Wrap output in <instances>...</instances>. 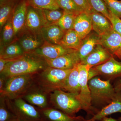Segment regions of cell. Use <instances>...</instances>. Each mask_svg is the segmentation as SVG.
Here are the masks:
<instances>
[{"mask_svg":"<svg viewBox=\"0 0 121 121\" xmlns=\"http://www.w3.org/2000/svg\"><path fill=\"white\" fill-rule=\"evenodd\" d=\"M92 29L101 36L113 29L112 24L106 17L93 9L90 13Z\"/></svg>","mask_w":121,"mask_h":121,"instance_id":"cell-18","label":"cell"},{"mask_svg":"<svg viewBox=\"0 0 121 121\" xmlns=\"http://www.w3.org/2000/svg\"><path fill=\"white\" fill-rule=\"evenodd\" d=\"M47 26L41 9L28 5L26 21V30L35 34L40 33L43 27Z\"/></svg>","mask_w":121,"mask_h":121,"instance_id":"cell-10","label":"cell"},{"mask_svg":"<svg viewBox=\"0 0 121 121\" xmlns=\"http://www.w3.org/2000/svg\"><path fill=\"white\" fill-rule=\"evenodd\" d=\"M51 107L74 117L82 109V105L77 96L72 93L59 89L50 94Z\"/></svg>","mask_w":121,"mask_h":121,"instance_id":"cell-4","label":"cell"},{"mask_svg":"<svg viewBox=\"0 0 121 121\" xmlns=\"http://www.w3.org/2000/svg\"><path fill=\"white\" fill-rule=\"evenodd\" d=\"M14 121H19V120H18V119H17H17H16V120H15Z\"/></svg>","mask_w":121,"mask_h":121,"instance_id":"cell-42","label":"cell"},{"mask_svg":"<svg viewBox=\"0 0 121 121\" xmlns=\"http://www.w3.org/2000/svg\"><path fill=\"white\" fill-rule=\"evenodd\" d=\"M41 11L47 26L56 24L64 14V11L60 9L55 10L41 9Z\"/></svg>","mask_w":121,"mask_h":121,"instance_id":"cell-29","label":"cell"},{"mask_svg":"<svg viewBox=\"0 0 121 121\" xmlns=\"http://www.w3.org/2000/svg\"><path fill=\"white\" fill-rule=\"evenodd\" d=\"M113 56L100 44L96 45L94 50L80 63L89 65L91 67L101 65Z\"/></svg>","mask_w":121,"mask_h":121,"instance_id":"cell-17","label":"cell"},{"mask_svg":"<svg viewBox=\"0 0 121 121\" xmlns=\"http://www.w3.org/2000/svg\"><path fill=\"white\" fill-rule=\"evenodd\" d=\"M17 118L9 110L5 98L0 96V121H14Z\"/></svg>","mask_w":121,"mask_h":121,"instance_id":"cell-31","label":"cell"},{"mask_svg":"<svg viewBox=\"0 0 121 121\" xmlns=\"http://www.w3.org/2000/svg\"><path fill=\"white\" fill-rule=\"evenodd\" d=\"M73 29L82 39L86 37L92 30L90 13L83 12L78 15L76 18Z\"/></svg>","mask_w":121,"mask_h":121,"instance_id":"cell-20","label":"cell"},{"mask_svg":"<svg viewBox=\"0 0 121 121\" xmlns=\"http://www.w3.org/2000/svg\"><path fill=\"white\" fill-rule=\"evenodd\" d=\"M5 98L8 107L19 121H45L39 108L22 98Z\"/></svg>","mask_w":121,"mask_h":121,"instance_id":"cell-6","label":"cell"},{"mask_svg":"<svg viewBox=\"0 0 121 121\" xmlns=\"http://www.w3.org/2000/svg\"><path fill=\"white\" fill-rule=\"evenodd\" d=\"M78 65L72 69L63 90L66 92L73 94L77 97L80 92L79 72Z\"/></svg>","mask_w":121,"mask_h":121,"instance_id":"cell-23","label":"cell"},{"mask_svg":"<svg viewBox=\"0 0 121 121\" xmlns=\"http://www.w3.org/2000/svg\"><path fill=\"white\" fill-rule=\"evenodd\" d=\"M77 50L65 47L60 44H54L45 41L40 47L33 52L45 60L54 59Z\"/></svg>","mask_w":121,"mask_h":121,"instance_id":"cell-11","label":"cell"},{"mask_svg":"<svg viewBox=\"0 0 121 121\" xmlns=\"http://www.w3.org/2000/svg\"><path fill=\"white\" fill-rule=\"evenodd\" d=\"M78 67L79 72L80 92L77 98L81 104L82 109L88 114L94 116L98 111L92 106L90 91L88 85V72L91 67L89 65H83L80 63L78 64Z\"/></svg>","mask_w":121,"mask_h":121,"instance_id":"cell-7","label":"cell"},{"mask_svg":"<svg viewBox=\"0 0 121 121\" xmlns=\"http://www.w3.org/2000/svg\"><path fill=\"white\" fill-rule=\"evenodd\" d=\"M39 109L45 121H85L86 120L82 116L72 117L52 107Z\"/></svg>","mask_w":121,"mask_h":121,"instance_id":"cell-19","label":"cell"},{"mask_svg":"<svg viewBox=\"0 0 121 121\" xmlns=\"http://www.w3.org/2000/svg\"><path fill=\"white\" fill-rule=\"evenodd\" d=\"M10 0H0V5L3 4L5 2Z\"/></svg>","mask_w":121,"mask_h":121,"instance_id":"cell-41","label":"cell"},{"mask_svg":"<svg viewBox=\"0 0 121 121\" xmlns=\"http://www.w3.org/2000/svg\"><path fill=\"white\" fill-rule=\"evenodd\" d=\"M60 8L64 12L78 15L83 12L77 6L73 0H56Z\"/></svg>","mask_w":121,"mask_h":121,"instance_id":"cell-32","label":"cell"},{"mask_svg":"<svg viewBox=\"0 0 121 121\" xmlns=\"http://www.w3.org/2000/svg\"><path fill=\"white\" fill-rule=\"evenodd\" d=\"M108 10L121 18V1L118 0H102Z\"/></svg>","mask_w":121,"mask_h":121,"instance_id":"cell-34","label":"cell"},{"mask_svg":"<svg viewBox=\"0 0 121 121\" xmlns=\"http://www.w3.org/2000/svg\"><path fill=\"white\" fill-rule=\"evenodd\" d=\"M25 53H31L40 47L45 42L41 33L35 34L26 30L17 39Z\"/></svg>","mask_w":121,"mask_h":121,"instance_id":"cell-14","label":"cell"},{"mask_svg":"<svg viewBox=\"0 0 121 121\" xmlns=\"http://www.w3.org/2000/svg\"><path fill=\"white\" fill-rule=\"evenodd\" d=\"M82 39L73 29L66 31L61 40L60 44L65 47L78 51Z\"/></svg>","mask_w":121,"mask_h":121,"instance_id":"cell-25","label":"cell"},{"mask_svg":"<svg viewBox=\"0 0 121 121\" xmlns=\"http://www.w3.org/2000/svg\"><path fill=\"white\" fill-rule=\"evenodd\" d=\"M72 69L63 70L48 66L34 75V83L50 94L56 90H63Z\"/></svg>","mask_w":121,"mask_h":121,"instance_id":"cell-2","label":"cell"},{"mask_svg":"<svg viewBox=\"0 0 121 121\" xmlns=\"http://www.w3.org/2000/svg\"><path fill=\"white\" fill-rule=\"evenodd\" d=\"M91 93L92 106L101 107V109L110 104L115 93L114 87L112 86L110 79L101 80L95 77L88 81Z\"/></svg>","mask_w":121,"mask_h":121,"instance_id":"cell-3","label":"cell"},{"mask_svg":"<svg viewBox=\"0 0 121 121\" xmlns=\"http://www.w3.org/2000/svg\"><path fill=\"white\" fill-rule=\"evenodd\" d=\"M114 87L115 94L111 102L102 108L90 119H86L85 121H100L104 117L114 113H121V89ZM119 121H121V117L119 118Z\"/></svg>","mask_w":121,"mask_h":121,"instance_id":"cell-15","label":"cell"},{"mask_svg":"<svg viewBox=\"0 0 121 121\" xmlns=\"http://www.w3.org/2000/svg\"><path fill=\"white\" fill-rule=\"evenodd\" d=\"M12 16L9 19L0 30V50L17 40L15 38L14 35V30L12 23Z\"/></svg>","mask_w":121,"mask_h":121,"instance_id":"cell-26","label":"cell"},{"mask_svg":"<svg viewBox=\"0 0 121 121\" xmlns=\"http://www.w3.org/2000/svg\"><path fill=\"white\" fill-rule=\"evenodd\" d=\"M100 36L97 33H90L82 40V43L78 50L81 61L90 54L94 50L96 45L100 44Z\"/></svg>","mask_w":121,"mask_h":121,"instance_id":"cell-22","label":"cell"},{"mask_svg":"<svg viewBox=\"0 0 121 121\" xmlns=\"http://www.w3.org/2000/svg\"><path fill=\"white\" fill-rule=\"evenodd\" d=\"M115 87H117V88H119L121 89V79L119 80L117 83H116L115 84V86H114Z\"/></svg>","mask_w":121,"mask_h":121,"instance_id":"cell-40","label":"cell"},{"mask_svg":"<svg viewBox=\"0 0 121 121\" xmlns=\"http://www.w3.org/2000/svg\"><path fill=\"white\" fill-rule=\"evenodd\" d=\"M11 60H12L0 58V73L3 71L7 63Z\"/></svg>","mask_w":121,"mask_h":121,"instance_id":"cell-37","label":"cell"},{"mask_svg":"<svg viewBox=\"0 0 121 121\" xmlns=\"http://www.w3.org/2000/svg\"><path fill=\"white\" fill-rule=\"evenodd\" d=\"M78 16L74 13L64 12V14L56 24L66 31L73 29L76 18Z\"/></svg>","mask_w":121,"mask_h":121,"instance_id":"cell-30","label":"cell"},{"mask_svg":"<svg viewBox=\"0 0 121 121\" xmlns=\"http://www.w3.org/2000/svg\"><path fill=\"white\" fill-rule=\"evenodd\" d=\"M100 121H117L116 119L112 118L107 117H104Z\"/></svg>","mask_w":121,"mask_h":121,"instance_id":"cell-39","label":"cell"},{"mask_svg":"<svg viewBox=\"0 0 121 121\" xmlns=\"http://www.w3.org/2000/svg\"><path fill=\"white\" fill-rule=\"evenodd\" d=\"M50 93L33 83L21 97L28 103L40 109L51 107Z\"/></svg>","mask_w":121,"mask_h":121,"instance_id":"cell-8","label":"cell"},{"mask_svg":"<svg viewBox=\"0 0 121 121\" xmlns=\"http://www.w3.org/2000/svg\"><path fill=\"white\" fill-rule=\"evenodd\" d=\"M28 4L40 9L55 10L60 9L56 0H26Z\"/></svg>","mask_w":121,"mask_h":121,"instance_id":"cell-28","label":"cell"},{"mask_svg":"<svg viewBox=\"0 0 121 121\" xmlns=\"http://www.w3.org/2000/svg\"><path fill=\"white\" fill-rule=\"evenodd\" d=\"M6 78L0 75V92L2 91L4 86Z\"/></svg>","mask_w":121,"mask_h":121,"instance_id":"cell-38","label":"cell"},{"mask_svg":"<svg viewBox=\"0 0 121 121\" xmlns=\"http://www.w3.org/2000/svg\"><path fill=\"white\" fill-rule=\"evenodd\" d=\"M100 37V44L121 60V35L113 29Z\"/></svg>","mask_w":121,"mask_h":121,"instance_id":"cell-12","label":"cell"},{"mask_svg":"<svg viewBox=\"0 0 121 121\" xmlns=\"http://www.w3.org/2000/svg\"><path fill=\"white\" fill-rule=\"evenodd\" d=\"M44 59L33 53H25L7 63L0 75L6 78L26 74H34L48 67Z\"/></svg>","mask_w":121,"mask_h":121,"instance_id":"cell-1","label":"cell"},{"mask_svg":"<svg viewBox=\"0 0 121 121\" xmlns=\"http://www.w3.org/2000/svg\"><path fill=\"white\" fill-rule=\"evenodd\" d=\"M21 0H11L0 5V29L12 16L15 8Z\"/></svg>","mask_w":121,"mask_h":121,"instance_id":"cell-27","label":"cell"},{"mask_svg":"<svg viewBox=\"0 0 121 121\" xmlns=\"http://www.w3.org/2000/svg\"><path fill=\"white\" fill-rule=\"evenodd\" d=\"M46 60L48 66L63 70L72 69L81 62L78 51L65 54L54 59Z\"/></svg>","mask_w":121,"mask_h":121,"instance_id":"cell-13","label":"cell"},{"mask_svg":"<svg viewBox=\"0 0 121 121\" xmlns=\"http://www.w3.org/2000/svg\"><path fill=\"white\" fill-rule=\"evenodd\" d=\"M28 5L26 0H21L13 14L12 23L16 39L26 30V14Z\"/></svg>","mask_w":121,"mask_h":121,"instance_id":"cell-9","label":"cell"},{"mask_svg":"<svg viewBox=\"0 0 121 121\" xmlns=\"http://www.w3.org/2000/svg\"><path fill=\"white\" fill-rule=\"evenodd\" d=\"M79 8L83 12L90 13L93 9L87 0H73Z\"/></svg>","mask_w":121,"mask_h":121,"instance_id":"cell-36","label":"cell"},{"mask_svg":"<svg viewBox=\"0 0 121 121\" xmlns=\"http://www.w3.org/2000/svg\"><path fill=\"white\" fill-rule=\"evenodd\" d=\"M66 32L57 25L52 24L43 27L40 31V33L45 41L60 44Z\"/></svg>","mask_w":121,"mask_h":121,"instance_id":"cell-21","label":"cell"},{"mask_svg":"<svg viewBox=\"0 0 121 121\" xmlns=\"http://www.w3.org/2000/svg\"><path fill=\"white\" fill-rule=\"evenodd\" d=\"M93 67L98 76H103L110 80L121 76V62L116 60L113 56L105 62Z\"/></svg>","mask_w":121,"mask_h":121,"instance_id":"cell-16","label":"cell"},{"mask_svg":"<svg viewBox=\"0 0 121 121\" xmlns=\"http://www.w3.org/2000/svg\"><path fill=\"white\" fill-rule=\"evenodd\" d=\"M89 4L95 11L101 13L109 19V11L102 0H87Z\"/></svg>","mask_w":121,"mask_h":121,"instance_id":"cell-33","label":"cell"},{"mask_svg":"<svg viewBox=\"0 0 121 121\" xmlns=\"http://www.w3.org/2000/svg\"><path fill=\"white\" fill-rule=\"evenodd\" d=\"M110 15L108 19L112 24L113 29L121 35V19L116 15L109 11Z\"/></svg>","mask_w":121,"mask_h":121,"instance_id":"cell-35","label":"cell"},{"mask_svg":"<svg viewBox=\"0 0 121 121\" xmlns=\"http://www.w3.org/2000/svg\"><path fill=\"white\" fill-rule=\"evenodd\" d=\"M34 74L15 76L6 78L0 96L10 99L21 98L34 83Z\"/></svg>","mask_w":121,"mask_h":121,"instance_id":"cell-5","label":"cell"},{"mask_svg":"<svg viewBox=\"0 0 121 121\" xmlns=\"http://www.w3.org/2000/svg\"><path fill=\"white\" fill-rule=\"evenodd\" d=\"M17 40L0 50V58L7 59H15L25 54Z\"/></svg>","mask_w":121,"mask_h":121,"instance_id":"cell-24","label":"cell"}]
</instances>
